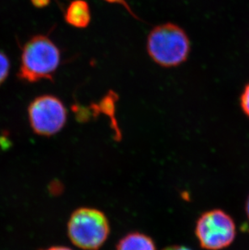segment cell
Segmentation results:
<instances>
[{
	"label": "cell",
	"mask_w": 249,
	"mask_h": 250,
	"mask_svg": "<svg viewBox=\"0 0 249 250\" xmlns=\"http://www.w3.org/2000/svg\"><path fill=\"white\" fill-rule=\"evenodd\" d=\"M61 62V51L48 36L36 35L22 49L18 78L27 83L54 81Z\"/></svg>",
	"instance_id": "obj_1"
},
{
	"label": "cell",
	"mask_w": 249,
	"mask_h": 250,
	"mask_svg": "<svg viewBox=\"0 0 249 250\" xmlns=\"http://www.w3.org/2000/svg\"><path fill=\"white\" fill-rule=\"evenodd\" d=\"M146 50L150 59L160 66L176 67L187 61L190 40L181 27L165 23L151 29L146 40Z\"/></svg>",
	"instance_id": "obj_2"
},
{
	"label": "cell",
	"mask_w": 249,
	"mask_h": 250,
	"mask_svg": "<svg viewBox=\"0 0 249 250\" xmlns=\"http://www.w3.org/2000/svg\"><path fill=\"white\" fill-rule=\"evenodd\" d=\"M110 232L106 215L94 208H81L71 214L67 233L71 242L83 250H98Z\"/></svg>",
	"instance_id": "obj_3"
},
{
	"label": "cell",
	"mask_w": 249,
	"mask_h": 250,
	"mask_svg": "<svg viewBox=\"0 0 249 250\" xmlns=\"http://www.w3.org/2000/svg\"><path fill=\"white\" fill-rule=\"evenodd\" d=\"M195 233L202 249L221 250L232 244L236 236V227L228 213L214 209L200 216Z\"/></svg>",
	"instance_id": "obj_4"
},
{
	"label": "cell",
	"mask_w": 249,
	"mask_h": 250,
	"mask_svg": "<svg viewBox=\"0 0 249 250\" xmlns=\"http://www.w3.org/2000/svg\"><path fill=\"white\" fill-rule=\"evenodd\" d=\"M28 117L33 132L49 137L58 134L66 125L67 110L59 97L42 95L29 104Z\"/></svg>",
	"instance_id": "obj_5"
},
{
	"label": "cell",
	"mask_w": 249,
	"mask_h": 250,
	"mask_svg": "<svg viewBox=\"0 0 249 250\" xmlns=\"http://www.w3.org/2000/svg\"><path fill=\"white\" fill-rule=\"evenodd\" d=\"M65 21L76 28H87L91 23V8L85 0H73L66 7L64 14Z\"/></svg>",
	"instance_id": "obj_6"
},
{
	"label": "cell",
	"mask_w": 249,
	"mask_h": 250,
	"mask_svg": "<svg viewBox=\"0 0 249 250\" xmlns=\"http://www.w3.org/2000/svg\"><path fill=\"white\" fill-rule=\"evenodd\" d=\"M117 250H156V249L155 242L150 236L139 232H132L119 241Z\"/></svg>",
	"instance_id": "obj_7"
},
{
	"label": "cell",
	"mask_w": 249,
	"mask_h": 250,
	"mask_svg": "<svg viewBox=\"0 0 249 250\" xmlns=\"http://www.w3.org/2000/svg\"><path fill=\"white\" fill-rule=\"evenodd\" d=\"M10 63L9 59L4 53L0 51V86L4 83L9 75Z\"/></svg>",
	"instance_id": "obj_8"
},
{
	"label": "cell",
	"mask_w": 249,
	"mask_h": 250,
	"mask_svg": "<svg viewBox=\"0 0 249 250\" xmlns=\"http://www.w3.org/2000/svg\"><path fill=\"white\" fill-rule=\"evenodd\" d=\"M240 105L244 113L249 118V83L245 86L240 96Z\"/></svg>",
	"instance_id": "obj_9"
},
{
	"label": "cell",
	"mask_w": 249,
	"mask_h": 250,
	"mask_svg": "<svg viewBox=\"0 0 249 250\" xmlns=\"http://www.w3.org/2000/svg\"><path fill=\"white\" fill-rule=\"evenodd\" d=\"M32 4L37 8H44L49 6L50 0H30Z\"/></svg>",
	"instance_id": "obj_10"
},
{
	"label": "cell",
	"mask_w": 249,
	"mask_h": 250,
	"mask_svg": "<svg viewBox=\"0 0 249 250\" xmlns=\"http://www.w3.org/2000/svg\"><path fill=\"white\" fill-rule=\"evenodd\" d=\"M192 250L190 249L187 248L186 246H169V247H167V248H165V250Z\"/></svg>",
	"instance_id": "obj_11"
},
{
	"label": "cell",
	"mask_w": 249,
	"mask_h": 250,
	"mask_svg": "<svg viewBox=\"0 0 249 250\" xmlns=\"http://www.w3.org/2000/svg\"><path fill=\"white\" fill-rule=\"evenodd\" d=\"M45 250H72L68 247H64V246H53L50 248L46 249Z\"/></svg>",
	"instance_id": "obj_12"
},
{
	"label": "cell",
	"mask_w": 249,
	"mask_h": 250,
	"mask_svg": "<svg viewBox=\"0 0 249 250\" xmlns=\"http://www.w3.org/2000/svg\"><path fill=\"white\" fill-rule=\"evenodd\" d=\"M245 210H246V214H247V216L249 220V198H248L247 202H246V205H245Z\"/></svg>",
	"instance_id": "obj_13"
}]
</instances>
